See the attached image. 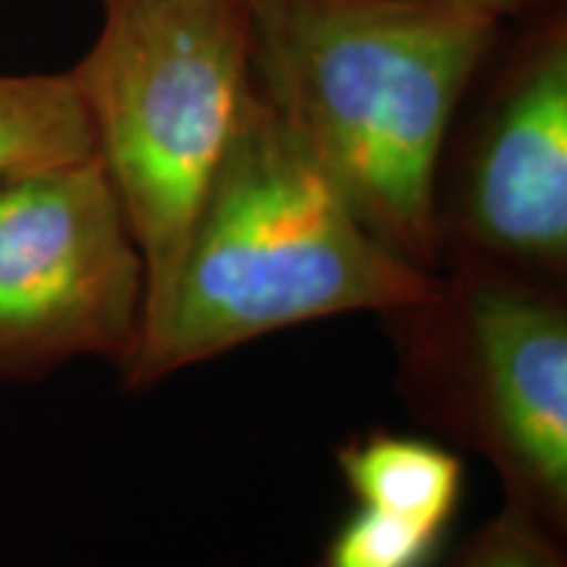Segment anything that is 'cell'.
Listing matches in <instances>:
<instances>
[{"mask_svg":"<svg viewBox=\"0 0 567 567\" xmlns=\"http://www.w3.org/2000/svg\"><path fill=\"white\" fill-rule=\"evenodd\" d=\"M95 155V132L69 71L0 74V193Z\"/></svg>","mask_w":567,"mask_h":567,"instance_id":"cell-8","label":"cell"},{"mask_svg":"<svg viewBox=\"0 0 567 567\" xmlns=\"http://www.w3.org/2000/svg\"><path fill=\"white\" fill-rule=\"evenodd\" d=\"M145 302V260L97 155L0 193V384L80 358L124 371Z\"/></svg>","mask_w":567,"mask_h":567,"instance_id":"cell-5","label":"cell"},{"mask_svg":"<svg viewBox=\"0 0 567 567\" xmlns=\"http://www.w3.org/2000/svg\"><path fill=\"white\" fill-rule=\"evenodd\" d=\"M442 252L473 250L557 281L567 266V24L549 19L505 61L467 137Z\"/></svg>","mask_w":567,"mask_h":567,"instance_id":"cell-6","label":"cell"},{"mask_svg":"<svg viewBox=\"0 0 567 567\" xmlns=\"http://www.w3.org/2000/svg\"><path fill=\"white\" fill-rule=\"evenodd\" d=\"M446 530L358 505L329 536L316 567H434Z\"/></svg>","mask_w":567,"mask_h":567,"instance_id":"cell-9","label":"cell"},{"mask_svg":"<svg viewBox=\"0 0 567 567\" xmlns=\"http://www.w3.org/2000/svg\"><path fill=\"white\" fill-rule=\"evenodd\" d=\"M446 3L455 6L457 11L467 13V17H476L481 21L499 24L502 19L513 17V13L526 9L530 0H446Z\"/></svg>","mask_w":567,"mask_h":567,"instance_id":"cell-11","label":"cell"},{"mask_svg":"<svg viewBox=\"0 0 567 567\" xmlns=\"http://www.w3.org/2000/svg\"><path fill=\"white\" fill-rule=\"evenodd\" d=\"M446 567H567L559 536L520 509L505 505L465 538Z\"/></svg>","mask_w":567,"mask_h":567,"instance_id":"cell-10","label":"cell"},{"mask_svg":"<svg viewBox=\"0 0 567 567\" xmlns=\"http://www.w3.org/2000/svg\"><path fill=\"white\" fill-rule=\"evenodd\" d=\"M436 284L360 224L252 84L124 384L140 392L292 326L413 308Z\"/></svg>","mask_w":567,"mask_h":567,"instance_id":"cell-2","label":"cell"},{"mask_svg":"<svg viewBox=\"0 0 567 567\" xmlns=\"http://www.w3.org/2000/svg\"><path fill=\"white\" fill-rule=\"evenodd\" d=\"M101 3V32L69 76L145 260L147 313L250 101V0Z\"/></svg>","mask_w":567,"mask_h":567,"instance_id":"cell-3","label":"cell"},{"mask_svg":"<svg viewBox=\"0 0 567 567\" xmlns=\"http://www.w3.org/2000/svg\"><path fill=\"white\" fill-rule=\"evenodd\" d=\"M429 300L384 316L408 408L486 457L520 509L567 530V308L557 281L446 247Z\"/></svg>","mask_w":567,"mask_h":567,"instance_id":"cell-4","label":"cell"},{"mask_svg":"<svg viewBox=\"0 0 567 567\" xmlns=\"http://www.w3.org/2000/svg\"><path fill=\"white\" fill-rule=\"evenodd\" d=\"M252 84L360 224L439 274V172L492 21L446 0H250Z\"/></svg>","mask_w":567,"mask_h":567,"instance_id":"cell-1","label":"cell"},{"mask_svg":"<svg viewBox=\"0 0 567 567\" xmlns=\"http://www.w3.org/2000/svg\"><path fill=\"white\" fill-rule=\"evenodd\" d=\"M337 465L358 505L450 534L465 486V463L455 450L375 429L339 446Z\"/></svg>","mask_w":567,"mask_h":567,"instance_id":"cell-7","label":"cell"}]
</instances>
